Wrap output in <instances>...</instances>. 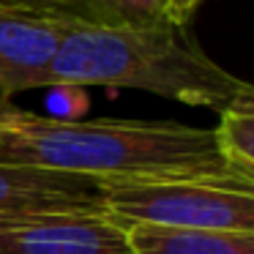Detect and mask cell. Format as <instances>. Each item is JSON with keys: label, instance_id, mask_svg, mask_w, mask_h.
I'll return each mask as SVG.
<instances>
[{"label": "cell", "instance_id": "cell-1", "mask_svg": "<svg viewBox=\"0 0 254 254\" xmlns=\"http://www.w3.org/2000/svg\"><path fill=\"white\" fill-rule=\"evenodd\" d=\"M0 161L88 178L101 189L183 178H241L221 161L213 128L175 121L55 118L14 104L0 110Z\"/></svg>", "mask_w": 254, "mask_h": 254}, {"label": "cell", "instance_id": "cell-2", "mask_svg": "<svg viewBox=\"0 0 254 254\" xmlns=\"http://www.w3.org/2000/svg\"><path fill=\"white\" fill-rule=\"evenodd\" d=\"M44 88L142 90L178 104L221 112L254 88L199 47L191 25L71 22L47 71Z\"/></svg>", "mask_w": 254, "mask_h": 254}, {"label": "cell", "instance_id": "cell-3", "mask_svg": "<svg viewBox=\"0 0 254 254\" xmlns=\"http://www.w3.org/2000/svg\"><path fill=\"white\" fill-rule=\"evenodd\" d=\"M104 213L121 230H254V181L183 178L104 189Z\"/></svg>", "mask_w": 254, "mask_h": 254}, {"label": "cell", "instance_id": "cell-4", "mask_svg": "<svg viewBox=\"0 0 254 254\" xmlns=\"http://www.w3.org/2000/svg\"><path fill=\"white\" fill-rule=\"evenodd\" d=\"M68 14L0 3V101L47 85V71L71 28Z\"/></svg>", "mask_w": 254, "mask_h": 254}, {"label": "cell", "instance_id": "cell-5", "mask_svg": "<svg viewBox=\"0 0 254 254\" xmlns=\"http://www.w3.org/2000/svg\"><path fill=\"white\" fill-rule=\"evenodd\" d=\"M63 213H104V189L88 178L0 161V224Z\"/></svg>", "mask_w": 254, "mask_h": 254}, {"label": "cell", "instance_id": "cell-6", "mask_svg": "<svg viewBox=\"0 0 254 254\" xmlns=\"http://www.w3.org/2000/svg\"><path fill=\"white\" fill-rule=\"evenodd\" d=\"M0 254H134V249L107 213H63L0 224Z\"/></svg>", "mask_w": 254, "mask_h": 254}, {"label": "cell", "instance_id": "cell-7", "mask_svg": "<svg viewBox=\"0 0 254 254\" xmlns=\"http://www.w3.org/2000/svg\"><path fill=\"white\" fill-rule=\"evenodd\" d=\"M134 254H254V230H126Z\"/></svg>", "mask_w": 254, "mask_h": 254}, {"label": "cell", "instance_id": "cell-8", "mask_svg": "<svg viewBox=\"0 0 254 254\" xmlns=\"http://www.w3.org/2000/svg\"><path fill=\"white\" fill-rule=\"evenodd\" d=\"M213 142L221 161L235 175L254 181V96L238 99L219 112Z\"/></svg>", "mask_w": 254, "mask_h": 254}, {"label": "cell", "instance_id": "cell-9", "mask_svg": "<svg viewBox=\"0 0 254 254\" xmlns=\"http://www.w3.org/2000/svg\"><path fill=\"white\" fill-rule=\"evenodd\" d=\"M58 8L88 25H150L164 22L161 0H55Z\"/></svg>", "mask_w": 254, "mask_h": 254}, {"label": "cell", "instance_id": "cell-10", "mask_svg": "<svg viewBox=\"0 0 254 254\" xmlns=\"http://www.w3.org/2000/svg\"><path fill=\"white\" fill-rule=\"evenodd\" d=\"M50 3H52V6H55V8H58V3H55V0H50ZM58 11H61V8H58Z\"/></svg>", "mask_w": 254, "mask_h": 254}, {"label": "cell", "instance_id": "cell-11", "mask_svg": "<svg viewBox=\"0 0 254 254\" xmlns=\"http://www.w3.org/2000/svg\"><path fill=\"white\" fill-rule=\"evenodd\" d=\"M197 3H202V0H197Z\"/></svg>", "mask_w": 254, "mask_h": 254}]
</instances>
